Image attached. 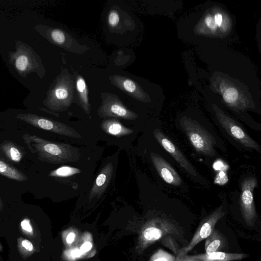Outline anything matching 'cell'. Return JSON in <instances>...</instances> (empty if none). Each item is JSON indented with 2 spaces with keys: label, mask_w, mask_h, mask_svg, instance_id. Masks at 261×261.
Listing matches in <instances>:
<instances>
[{
  "label": "cell",
  "mask_w": 261,
  "mask_h": 261,
  "mask_svg": "<svg viewBox=\"0 0 261 261\" xmlns=\"http://www.w3.org/2000/svg\"><path fill=\"white\" fill-rule=\"evenodd\" d=\"M0 174L12 180L23 182L28 177L20 170L0 158Z\"/></svg>",
  "instance_id": "obj_16"
},
{
  "label": "cell",
  "mask_w": 261,
  "mask_h": 261,
  "mask_svg": "<svg viewBox=\"0 0 261 261\" xmlns=\"http://www.w3.org/2000/svg\"><path fill=\"white\" fill-rule=\"evenodd\" d=\"M92 247V244L89 242H86L84 243L81 247L80 250L82 252L85 253L89 251Z\"/></svg>",
  "instance_id": "obj_25"
},
{
  "label": "cell",
  "mask_w": 261,
  "mask_h": 261,
  "mask_svg": "<svg viewBox=\"0 0 261 261\" xmlns=\"http://www.w3.org/2000/svg\"><path fill=\"white\" fill-rule=\"evenodd\" d=\"M151 162L161 177L167 183L179 186L182 180L174 168L161 155L151 152Z\"/></svg>",
  "instance_id": "obj_10"
},
{
  "label": "cell",
  "mask_w": 261,
  "mask_h": 261,
  "mask_svg": "<svg viewBox=\"0 0 261 261\" xmlns=\"http://www.w3.org/2000/svg\"><path fill=\"white\" fill-rule=\"evenodd\" d=\"M180 125L197 152L211 157L215 155V139L204 128L196 121L186 117L181 119Z\"/></svg>",
  "instance_id": "obj_3"
},
{
  "label": "cell",
  "mask_w": 261,
  "mask_h": 261,
  "mask_svg": "<svg viewBox=\"0 0 261 261\" xmlns=\"http://www.w3.org/2000/svg\"><path fill=\"white\" fill-rule=\"evenodd\" d=\"M76 86L80 95V98L83 106V109L87 114H89L90 109L88 102L87 85L85 80L81 76H79L77 79Z\"/></svg>",
  "instance_id": "obj_17"
},
{
  "label": "cell",
  "mask_w": 261,
  "mask_h": 261,
  "mask_svg": "<svg viewBox=\"0 0 261 261\" xmlns=\"http://www.w3.org/2000/svg\"><path fill=\"white\" fill-rule=\"evenodd\" d=\"M0 151L7 160L14 163H19L24 155L21 146L9 140H5L0 144Z\"/></svg>",
  "instance_id": "obj_15"
},
{
  "label": "cell",
  "mask_w": 261,
  "mask_h": 261,
  "mask_svg": "<svg viewBox=\"0 0 261 261\" xmlns=\"http://www.w3.org/2000/svg\"><path fill=\"white\" fill-rule=\"evenodd\" d=\"M214 20L217 27H220L222 23V16L220 13H217L215 15Z\"/></svg>",
  "instance_id": "obj_27"
},
{
  "label": "cell",
  "mask_w": 261,
  "mask_h": 261,
  "mask_svg": "<svg viewBox=\"0 0 261 261\" xmlns=\"http://www.w3.org/2000/svg\"><path fill=\"white\" fill-rule=\"evenodd\" d=\"M187 256L190 258L198 259L200 261H234L247 257L248 254L220 251Z\"/></svg>",
  "instance_id": "obj_12"
},
{
  "label": "cell",
  "mask_w": 261,
  "mask_h": 261,
  "mask_svg": "<svg viewBox=\"0 0 261 261\" xmlns=\"http://www.w3.org/2000/svg\"><path fill=\"white\" fill-rule=\"evenodd\" d=\"M121 82V88L127 93H135L138 90L136 83L132 80L122 78Z\"/></svg>",
  "instance_id": "obj_21"
},
{
  "label": "cell",
  "mask_w": 261,
  "mask_h": 261,
  "mask_svg": "<svg viewBox=\"0 0 261 261\" xmlns=\"http://www.w3.org/2000/svg\"><path fill=\"white\" fill-rule=\"evenodd\" d=\"M238 92L233 87H229L226 89L223 93L224 100L228 104L235 106L238 98Z\"/></svg>",
  "instance_id": "obj_19"
},
{
  "label": "cell",
  "mask_w": 261,
  "mask_h": 261,
  "mask_svg": "<svg viewBox=\"0 0 261 261\" xmlns=\"http://www.w3.org/2000/svg\"><path fill=\"white\" fill-rule=\"evenodd\" d=\"M257 186L254 177L244 179L241 184L240 209L244 221L250 227L254 226L257 217L253 198V191Z\"/></svg>",
  "instance_id": "obj_6"
},
{
  "label": "cell",
  "mask_w": 261,
  "mask_h": 261,
  "mask_svg": "<svg viewBox=\"0 0 261 261\" xmlns=\"http://www.w3.org/2000/svg\"><path fill=\"white\" fill-rule=\"evenodd\" d=\"M75 238V234L73 232H70L66 238L67 242L69 244L71 243Z\"/></svg>",
  "instance_id": "obj_30"
},
{
  "label": "cell",
  "mask_w": 261,
  "mask_h": 261,
  "mask_svg": "<svg viewBox=\"0 0 261 261\" xmlns=\"http://www.w3.org/2000/svg\"><path fill=\"white\" fill-rule=\"evenodd\" d=\"M176 261H200L198 259L190 258L186 255L179 258L176 259Z\"/></svg>",
  "instance_id": "obj_29"
},
{
  "label": "cell",
  "mask_w": 261,
  "mask_h": 261,
  "mask_svg": "<svg viewBox=\"0 0 261 261\" xmlns=\"http://www.w3.org/2000/svg\"><path fill=\"white\" fill-rule=\"evenodd\" d=\"M113 168L111 162L107 163L102 167L90 189L89 200L95 197H100L105 192L112 179Z\"/></svg>",
  "instance_id": "obj_11"
},
{
  "label": "cell",
  "mask_w": 261,
  "mask_h": 261,
  "mask_svg": "<svg viewBox=\"0 0 261 261\" xmlns=\"http://www.w3.org/2000/svg\"><path fill=\"white\" fill-rule=\"evenodd\" d=\"M98 114L100 117H113L131 120L138 117L137 114L127 109L115 99L106 100L99 108Z\"/></svg>",
  "instance_id": "obj_9"
},
{
  "label": "cell",
  "mask_w": 261,
  "mask_h": 261,
  "mask_svg": "<svg viewBox=\"0 0 261 261\" xmlns=\"http://www.w3.org/2000/svg\"><path fill=\"white\" fill-rule=\"evenodd\" d=\"M82 253V251L79 249H74L71 251V255L73 257H79Z\"/></svg>",
  "instance_id": "obj_28"
},
{
  "label": "cell",
  "mask_w": 261,
  "mask_h": 261,
  "mask_svg": "<svg viewBox=\"0 0 261 261\" xmlns=\"http://www.w3.org/2000/svg\"><path fill=\"white\" fill-rule=\"evenodd\" d=\"M151 261H176V256L163 249H159L152 256Z\"/></svg>",
  "instance_id": "obj_20"
},
{
  "label": "cell",
  "mask_w": 261,
  "mask_h": 261,
  "mask_svg": "<svg viewBox=\"0 0 261 261\" xmlns=\"http://www.w3.org/2000/svg\"><path fill=\"white\" fill-rule=\"evenodd\" d=\"M81 172V170L79 168L69 166H63L51 171L48 175L55 177H65L79 174Z\"/></svg>",
  "instance_id": "obj_18"
},
{
  "label": "cell",
  "mask_w": 261,
  "mask_h": 261,
  "mask_svg": "<svg viewBox=\"0 0 261 261\" xmlns=\"http://www.w3.org/2000/svg\"><path fill=\"white\" fill-rule=\"evenodd\" d=\"M152 133L158 143L172 156L183 169L190 175L194 176H197V172L192 165L176 146L159 129H155Z\"/></svg>",
  "instance_id": "obj_8"
},
{
  "label": "cell",
  "mask_w": 261,
  "mask_h": 261,
  "mask_svg": "<svg viewBox=\"0 0 261 261\" xmlns=\"http://www.w3.org/2000/svg\"><path fill=\"white\" fill-rule=\"evenodd\" d=\"M22 246L25 248L27 250L32 251L33 249V244L31 242L27 240H24L22 242Z\"/></svg>",
  "instance_id": "obj_26"
},
{
  "label": "cell",
  "mask_w": 261,
  "mask_h": 261,
  "mask_svg": "<svg viewBox=\"0 0 261 261\" xmlns=\"http://www.w3.org/2000/svg\"><path fill=\"white\" fill-rule=\"evenodd\" d=\"M225 212L222 205L217 207L211 214L204 218L189 243L179 250L176 259L188 254L194 247L207 238L215 228L217 222L224 216Z\"/></svg>",
  "instance_id": "obj_5"
},
{
  "label": "cell",
  "mask_w": 261,
  "mask_h": 261,
  "mask_svg": "<svg viewBox=\"0 0 261 261\" xmlns=\"http://www.w3.org/2000/svg\"><path fill=\"white\" fill-rule=\"evenodd\" d=\"M215 112L219 122L230 136L246 147L259 151V144L237 122L219 110L215 109Z\"/></svg>",
  "instance_id": "obj_7"
},
{
  "label": "cell",
  "mask_w": 261,
  "mask_h": 261,
  "mask_svg": "<svg viewBox=\"0 0 261 261\" xmlns=\"http://www.w3.org/2000/svg\"><path fill=\"white\" fill-rule=\"evenodd\" d=\"M100 128L106 134L119 138L134 132L133 129L124 126L115 119L103 120L100 124Z\"/></svg>",
  "instance_id": "obj_14"
},
{
  "label": "cell",
  "mask_w": 261,
  "mask_h": 261,
  "mask_svg": "<svg viewBox=\"0 0 261 261\" xmlns=\"http://www.w3.org/2000/svg\"><path fill=\"white\" fill-rule=\"evenodd\" d=\"M120 18L118 13L112 10L110 12L108 16V22L110 25L112 27H116L119 22Z\"/></svg>",
  "instance_id": "obj_22"
},
{
  "label": "cell",
  "mask_w": 261,
  "mask_h": 261,
  "mask_svg": "<svg viewBox=\"0 0 261 261\" xmlns=\"http://www.w3.org/2000/svg\"><path fill=\"white\" fill-rule=\"evenodd\" d=\"M8 59L9 63L22 77L36 73L42 78L45 74L40 56L30 45L21 40L15 41V50L8 53Z\"/></svg>",
  "instance_id": "obj_2"
},
{
  "label": "cell",
  "mask_w": 261,
  "mask_h": 261,
  "mask_svg": "<svg viewBox=\"0 0 261 261\" xmlns=\"http://www.w3.org/2000/svg\"><path fill=\"white\" fill-rule=\"evenodd\" d=\"M22 138L30 151L44 162L53 164L76 162L81 156L80 149L68 144L50 141L27 133Z\"/></svg>",
  "instance_id": "obj_1"
},
{
  "label": "cell",
  "mask_w": 261,
  "mask_h": 261,
  "mask_svg": "<svg viewBox=\"0 0 261 261\" xmlns=\"http://www.w3.org/2000/svg\"><path fill=\"white\" fill-rule=\"evenodd\" d=\"M205 23L207 27L213 30L216 29L217 26L215 21L214 18L211 16H207L204 20Z\"/></svg>",
  "instance_id": "obj_23"
},
{
  "label": "cell",
  "mask_w": 261,
  "mask_h": 261,
  "mask_svg": "<svg viewBox=\"0 0 261 261\" xmlns=\"http://www.w3.org/2000/svg\"><path fill=\"white\" fill-rule=\"evenodd\" d=\"M2 207H3V203H2V201L1 199V197L0 196V210L2 209Z\"/></svg>",
  "instance_id": "obj_31"
},
{
  "label": "cell",
  "mask_w": 261,
  "mask_h": 261,
  "mask_svg": "<svg viewBox=\"0 0 261 261\" xmlns=\"http://www.w3.org/2000/svg\"><path fill=\"white\" fill-rule=\"evenodd\" d=\"M228 247L227 240L221 232L214 228L205 239V253L223 251Z\"/></svg>",
  "instance_id": "obj_13"
},
{
  "label": "cell",
  "mask_w": 261,
  "mask_h": 261,
  "mask_svg": "<svg viewBox=\"0 0 261 261\" xmlns=\"http://www.w3.org/2000/svg\"><path fill=\"white\" fill-rule=\"evenodd\" d=\"M21 226L24 230L31 232H32V228L30 224V221L28 219H24L21 222Z\"/></svg>",
  "instance_id": "obj_24"
},
{
  "label": "cell",
  "mask_w": 261,
  "mask_h": 261,
  "mask_svg": "<svg viewBox=\"0 0 261 261\" xmlns=\"http://www.w3.org/2000/svg\"><path fill=\"white\" fill-rule=\"evenodd\" d=\"M15 118L40 129L74 138H82L76 130L65 123L35 114L20 113Z\"/></svg>",
  "instance_id": "obj_4"
}]
</instances>
